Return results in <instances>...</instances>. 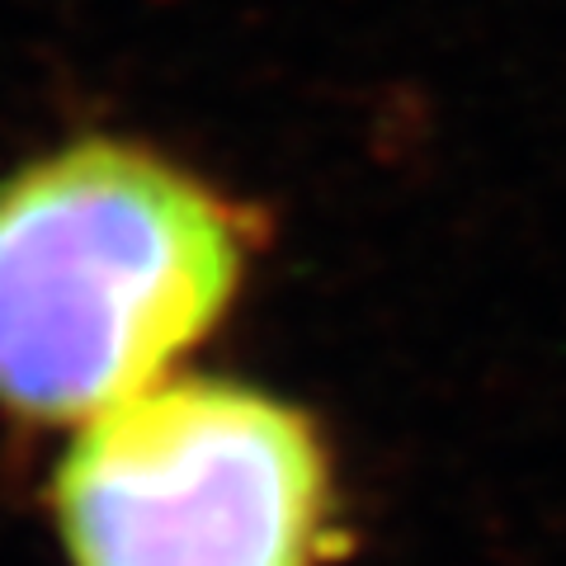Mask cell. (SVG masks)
I'll use <instances>...</instances> for the list:
<instances>
[{
  "instance_id": "2",
  "label": "cell",
  "mask_w": 566,
  "mask_h": 566,
  "mask_svg": "<svg viewBox=\"0 0 566 566\" xmlns=\"http://www.w3.org/2000/svg\"><path fill=\"white\" fill-rule=\"evenodd\" d=\"M71 566H326L335 472L307 411L170 374L91 416L52 472Z\"/></svg>"
},
{
  "instance_id": "1",
  "label": "cell",
  "mask_w": 566,
  "mask_h": 566,
  "mask_svg": "<svg viewBox=\"0 0 566 566\" xmlns=\"http://www.w3.org/2000/svg\"><path fill=\"white\" fill-rule=\"evenodd\" d=\"M251 222L180 161L81 137L0 175V411L85 424L232 312Z\"/></svg>"
}]
</instances>
